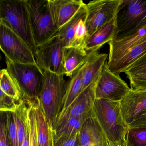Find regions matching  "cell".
Listing matches in <instances>:
<instances>
[{
	"label": "cell",
	"instance_id": "7402d4cb",
	"mask_svg": "<svg viewBox=\"0 0 146 146\" xmlns=\"http://www.w3.org/2000/svg\"><path fill=\"white\" fill-rule=\"evenodd\" d=\"M85 5V4L83 5L75 16L59 30L56 34L63 41L64 47L71 46L75 29L78 23L81 19L86 17L87 11Z\"/></svg>",
	"mask_w": 146,
	"mask_h": 146
},
{
	"label": "cell",
	"instance_id": "30bf717a",
	"mask_svg": "<svg viewBox=\"0 0 146 146\" xmlns=\"http://www.w3.org/2000/svg\"><path fill=\"white\" fill-rule=\"evenodd\" d=\"M63 41L56 34L46 43L37 47L35 59L37 65L42 71L51 70L63 75L62 65Z\"/></svg>",
	"mask_w": 146,
	"mask_h": 146
},
{
	"label": "cell",
	"instance_id": "e0dca14e",
	"mask_svg": "<svg viewBox=\"0 0 146 146\" xmlns=\"http://www.w3.org/2000/svg\"><path fill=\"white\" fill-rule=\"evenodd\" d=\"M35 109L39 146H54L52 125L48 119L39 97L33 100Z\"/></svg>",
	"mask_w": 146,
	"mask_h": 146
},
{
	"label": "cell",
	"instance_id": "cb8c5ba5",
	"mask_svg": "<svg viewBox=\"0 0 146 146\" xmlns=\"http://www.w3.org/2000/svg\"><path fill=\"white\" fill-rule=\"evenodd\" d=\"M33 100L29 99V106L28 115V124L29 131V146H39L37 135V121Z\"/></svg>",
	"mask_w": 146,
	"mask_h": 146
},
{
	"label": "cell",
	"instance_id": "d6986e66",
	"mask_svg": "<svg viewBox=\"0 0 146 146\" xmlns=\"http://www.w3.org/2000/svg\"><path fill=\"white\" fill-rule=\"evenodd\" d=\"M108 56L107 54L100 53L98 51L91 52L84 74L82 92L97 80Z\"/></svg>",
	"mask_w": 146,
	"mask_h": 146
},
{
	"label": "cell",
	"instance_id": "ffe728a7",
	"mask_svg": "<svg viewBox=\"0 0 146 146\" xmlns=\"http://www.w3.org/2000/svg\"><path fill=\"white\" fill-rule=\"evenodd\" d=\"M88 59L89 58L86 62L73 74L70 79L68 80L67 90L64 98L62 111L69 106L82 92L83 78Z\"/></svg>",
	"mask_w": 146,
	"mask_h": 146
},
{
	"label": "cell",
	"instance_id": "f546056e",
	"mask_svg": "<svg viewBox=\"0 0 146 146\" xmlns=\"http://www.w3.org/2000/svg\"><path fill=\"white\" fill-rule=\"evenodd\" d=\"M79 135L80 131L72 135L54 137L53 146H80Z\"/></svg>",
	"mask_w": 146,
	"mask_h": 146
},
{
	"label": "cell",
	"instance_id": "8992f818",
	"mask_svg": "<svg viewBox=\"0 0 146 146\" xmlns=\"http://www.w3.org/2000/svg\"><path fill=\"white\" fill-rule=\"evenodd\" d=\"M36 47L48 41L57 33L50 12L48 0H26Z\"/></svg>",
	"mask_w": 146,
	"mask_h": 146
},
{
	"label": "cell",
	"instance_id": "2e32d148",
	"mask_svg": "<svg viewBox=\"0 0 146 146\" xmlns=\"http://www.w3.org/2000/svg\"><path fill=\"white\" fill-rule=\"evenodd\" d=\"M116 31L115 17L88 38L84 44V49L88 53L99 51L102 46L113 39Z\"/></svg>",
	"mask_w": 146,
	"mask_h": 146
},
{
	"label": "cell",
	"instance_id": "277c9868",
	"mask_svg": "<svg viewBox=\"0 0 146 146\" xmlns=\"http://www.w3.org/2000/svg\"><path fill=\"white\" fill-rule=\"evenodd\" d=\"M5 62L7 71L19 87L23 96L31 100L39 97L44 75L37 64H22L6 57Z\"/></svg>",
	"mask_w": 146,
	"mask_h": 146
},
{
	"label": "cell",
	"instance_id": "4fadbf2b",
	"mask_svg": "<svg viewBox=\"0 0 146 146\" xmlns=\"http://www.w3.org/2000/svg\"><path fill=\"white\" fill-rule=\"evenodd\" d=\"M54 25L58 32L85 4L82 0H48Z\"/></svg>",
	"mask_w": 146,
	"mask_h": 146
},
{
	"label": "cell",
	"instance_id": "52a82bcc",
	"mask_svg": "<svg viewBox=\"0 0 146 146\" xmlns=\"http://www.w3.org/2000/svg\"><path fill=\"white\" fill-rule=\"evenodd\" d=\"M0 48L6 58L24 64H36L33 53L24 41L0 20Z\"/></svg>",
	"mask_w": 146,
	"mask_h": 146
},
{
	"label": "cell",
	"instance_id": "f1b7e54d",
	"mask_svg": "<svg viewBox=\"0 0 146 146\" xmlns=\"http://www.w3.org/2000/svg\"><path fill=\"white\" fill-rule=\"evenodd\" d=\"M127 77L134 75L146 74V54L123 72Z\"/></svg>",
	"mask_w": 146,
	"mask_h": 146
},
{
	"label": "cell",
	"instance_id": "7c38bea8",
	"mask_svg": "<svg viewBox=\"0 0 146 146\" xmlns=\"http://www.w3.org/2000/svg\"><path fill=\"white\" fill-rule=\"evenodd\" d=\"M146 40V25L136 32L108 42L109 54L107 66L112 67L126 53Z\"/></svg>",
	"mask_w": 146,
	"mask_h": 146
},
{
	"label": "cell",
	"instance_id": "d4e9b609",
	"mask_svg": "<svg viewBox=\"0 0 146 146\" xmlns=\"http://www.w3.org/2000/svg\"><path fill=\"white\" fill-rule=\"evenodd\" d=\"M127 146H146V128H131L127 136Z\"/></svg>",
	"mask_w": 146,
	"mask_h": 146
},
{
	"label": "cell",
	"instance_id": "9c48e42d",
	"mask_svg": "<svg viewBox=\"0 0 146 146\" xmlns=\"http://www.w3.org/2000/svg\"><path fill=\"white\" fill-rule=\"evenodd\" d=\"M107 64L106 62L97 80L96 98L121 101L130 91V88L119 76L109 70Z\"/></svg>",
	"mask_w": 146,
	"mask_h": 146
},
{
	"label": "cell",
	"instance_id": "e575fe53",
	"mask_svg": "<svg viewBox=\"0 0 146 146\" xmlns=\"http://www.w3.org/2000/svg\"><path fill=\"white\" fill-rule=\"evenodd\" d=\"M97 146H112L110 144L108 140L107 139L105 136V134H104L103 136L102 137L100 141V142L98 143Z\"/></svg>",
	"mask_w": 146,
	"mask_h": 146
},
{
	"label": "cell",
	"instance_id": "ac0fdd59",
	"mask_svg": "<svg viewBox=\"0 0 146 146\" xmlns=\"http://www.w3.org/2000/svg\"><path fill=\"white\" fill-rule=\"evenodd\" d=\"M104 135L94 114L84 123L79 135L80 146H97Z\"/></svg>",
	"mask_w": 146,
	"mask_h": 146
},
{
	"label": "cell",
	"instance_id": "484cf974",
	"mask_svg": "<svg viewBox=\"0 0 146 146\" xmlns=\"http://www.w3.org/2000/svg\"><path fill=\"white\" fill-rule=\"evenodd\" d=\"M86 17L78 22L76 27L71 46L81 47L84 48V45L88 38V31L85 25Z\"/></svg>",
	"mask_w": 146,
	"mask_h": 146
},
{
	"label": "cell",
	"instance_id": "6da1fadb",
	"mask_svg": "<svg viewBox=\"0 0 146 146\" xmlns=\"http://www.w3.org/2000/svg\"><path fill=\"white\" fill-rule=\"evenodd\" d=\"M93 113L112 146H127L129 128L121 112L120 102L96 99Z\"/></svg>",
	"mask_w": 146,
	"mask_h": 146
},
{
	"label": "cell",
	"instance_id": "4316f807",
	"mask_svg": "<svg viewBox=\"0 0 146 146\" xmlns=\"http://www.w3.org/2000/svg\"><path fill=\"white\" fill-rule=\"evenodd\" d=\"M0 146H12L8 131L7 112L0 111Z\"/></svg>",
	"mask_w": 146,
	"mask_h": 146
},
{
	"label": "cell",
	"instance_id": "ba28073f",
	"mask_svg": "<svg viewBox=\"0 0 146 146\" xmlns=\"http://www.w3.org/2000/svg\"><path fill=\"white\" fill-rule=\"evenodd\" d=\"M121 0H94L85 5L88 37L116 17Z\"/></svg>",
	"mask_w": 146,
	"mask_h": 146
},
{
	"label": "cell",
	"instance_id": "3957f363",
	"mask_svg": "<svg viewBox=\"0 0 146 146\" xmlns=\"http://www.w3.org/2000/svg\"><path fill=\"white\" fill-rule=\"evenodd\" d=\"M44 80L39 99L49 123L53 124L62 111L68 81L64 75L43 71Z\"/></svg>",
	"mask_w": 146,
	"mask_h": 146
},
{
	"label": "cell",
	"instance_id": "44dd1931",
	"mask_svg": "<svg viewBox=\"0 0 146 146\" xmlns=\"http://www.w3.org/2000/svg\"><path fill=\"white\" fill-rule=\"evenodd\" d=\"M93 115L92 111L90 113L82 116L72 117L65 122L54 127L53 128L54 137L72 135L79 132L85 120Z\"/></svg>",
	"mask_w": 146,
	"mask_h": 146
},
{
	"label": "cell",
	"instance_id": "83f0119b",
	"mask_svg": "<svg viewBox=\"0 0 146 146\" xmlns=\"http://www.w3.org/2000/svg\"><path fill=\"white\" fill-rule=\"evenodd\" d=\"M21 100H17L7 95L2 90L0 94V111L14 112L18 107Z\"/></svg>",
	"mask_w": 146,
	"mask_h": 146
},
{
	"label": "cell",
	"instance_id": "4dcf8cb0",
	"mask_svg": "<svg viewBox=\"0 0 146 146\" xmlns=\"http://www.w3.org/2000/svg\"><path fill=\"white\" fill-rule=\"evenodd\" d=\"M131 89L146 91V74L134 75L128 77Z\"/></svg>",
	"mask_w": 146,
	"mask_h": 146
},
{
	"label": "cell",
	"instance_id": "603a6c76",
	"mask_svg": "<svg viewBox=\"0 0 146 146\" xmlns=\"http://www.w3.org/2000/svg\"><path fill=\"white\" fill-rule=\"evenodd\" d=\"M0 89L6 94L17 100H21L23 94L19 87L6 69L0 72Z\"/></svg>",
	"mask_w": 146,
	"mask_h": 146
},
{
	"label": "cell",
	"instance_id": "1f68e13d",
	"mask_svg": "<svg viewBox=\"0 0 146 146\" xmlns=\"http://www.w3.org/2000/svg\"><path fill=\"white\" fill-rule=\"evenodd\" d=\"M8 116V131L12 146H18L17 129L13 117V113L11 112H7Z\"/></svg>",
	"mask_w": 146,
	"mask_h": 146
},
{
	"label": "cell",
	"instance_id": "5bb4252c",
	"mask_svg": "<svg viewBox=\"0 0 146 146\" xmlns=\"http://www.w3.org/2000/svg\"><path fill=\"white\" fill-rule=\"evenodd\" d=\"M124 120L129 125L146 109V91L131 89L128 94L120 101Z\"/></svg>",
	"mask_w": 146,
	"mask_h": 146
},
{
	"label": "cell",
	"instance_id": "7a4b0ae2",
	"mask_svg": "<svg viewBox=\"0 0 146 146\" xmlns=\"http://www.w3.org/2000/svg\"><path fill=\"white\" fill-rule=\"evenodd\" d=\"M0 20L27 44L34 56L37 52L26 0H1Z\"/></svg>",
	"mask_w": 146,
	"mask_h": 146
},
{
	"label": "cell",
	"instance_id": "8fae6325",
	"mask_svg": "<svg viewBox=\"0 0 146 146\" xmlns=\"http://www.w3.org/2000/svg\"><path fill=\"white\" fill-rule=\"evenodd\" d=\"M98 78L81 92L69 106L61 111L56 122L52 125V128L72 117L82 116L93 111V107L96 99L95 88Z\"/></svg>",
	"mask_w": 146,
	"mask_h": 146
},
{
	"label": "cell",
	"instance_id": "d6a6232c",
	"mask_svg": "<svg viewBox=\"0 0 146 146\" xmlns=\"http://www.w3.org/2000/svg\"><path fill=\"white\" fill-rule=\"evenodd\" d=\"M129 126V129L146 128V109L141 113Z\"/></svg>",
	"mask_w": 146,
	"mask_h": 146
},
{
	"label": "cell",
	"instance_id": "9a60e30c",
	"mask_svg": "<svg viewBox=\"0 0 146 146\" xmlns=\"http://www.w3.org/2000/svg\"><path fill=\"white\" fill-rule=\"evenodd\" d=\"M90 53L81 47H64L62 59L63 75L71 78L73 74L86 62Z\"/></svg>",
	"mask_w": 146,
	"mask_h": 146
},
{
	"label": "cell",
	"instance_id": "5b68a950",
	"mask_svg": "<svg viewBox=\"0 0 146 146\" xmlns=\"http://www.w3.org/2000/svg\"><path fill=\"white\" fill-rule=\"evenodd\" d=\"M117 31L113 39L131 35L146 25V1L121 0L116 16Z\"/></svg>",
	"mask_w": 146,
	"mask_h": 146
},
{
	"label": "cell",
	"instance_id": "836d02e7",
	"mask_svg": "<svg viewBox=\"0 0 146 146\" xmlns=\"http://www.w3.org/2000/svg\"><path fill=\"white\" fill-rule=\"evenodd\" d=\"M29 131L28 124L27 129L25 131V135L22 143V146H29Z\"/></svg>",
	"mask_w": 146,
	"mask_h": 146
}]
</instances>
